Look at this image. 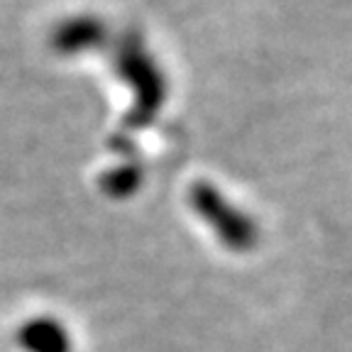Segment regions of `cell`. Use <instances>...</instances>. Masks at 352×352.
I'll return each instance as SVG.
<instances>
[{
  "label": "cell",
  "mask_w": 352,
  "mask_h": 352,
  "mask_svg": "<svg viewBox=\"0 0 352 352\" xmlns=\"http://www.w3.org/2000/svg\"><path fill=\"white\" fill-rule=\"evenodd\" d=\"M191 208L213 228L218 240L230 250H252L257 245V226L242 210L232 208L223 193L210 184H193L188 191Z\"/></svg>",
  "instance_id": "obj_2"
},
{
  "label": "cell",
  "mask_w": 352,
  "mask_h": 352,
  "mask_svg": "<svg viewBox=\"0 0 352 352\" xmlns=\"http://www.w3.org/2000/svg\"><path fill=\"white\" fill-rule=\"evenodd\" d=\"M140 182H142V171L138 169V166H120V169H113L108 176H105V191L113 193V196H127V193H132L135 188L140 186Z\"/></svg>",
  "instance_id": "obj_4"
},
{
  "label": "cell",
  "mask_w": 352,
  "mask_h": 352,
  "mask_svg": "<svg viewBox=\"0 0 352 352\" xmlns=\"http://www.w3.org/2000/svg\"><path fill=\"white\" fill-rule=\"evenodd\" d=\"M120 72L125 76V81L135 88L138 98V108L130 113V125L144 127L157 110L162 108L166 96L164 76H162V69L152 61V56L144 52L140 37H127L122 42L120 50Z\"/></svg>",
  "instance_id": "obj_1"
},
{
  "label": "cell",
  "mask_w": 352,
  "mask_h": 352,
  "mask_svg": "<svg viewBox=\"0 0 352 352\" xmlns=\"http://www.w3.org/2000/svg\"><path fill=\"white\" fill-rule=\"evenodd\" d=\"M17 345L25 352H72L74 342L64 323L50 316L32 318L17 330Z\"/></svg>",
  "instance_id": "obj_3"
}]
</instances>
